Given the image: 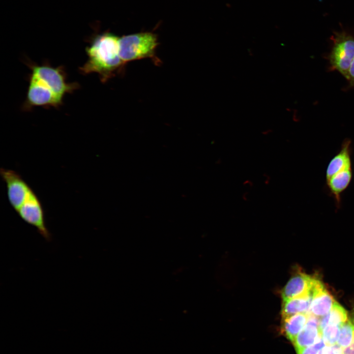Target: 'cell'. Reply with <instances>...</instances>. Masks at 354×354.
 I'll use <instances>...</instances> for the list:
<instances>
[{"label": "cell", "instance_id": "cb8c5ba5", "mask_svg": "<svg viewBox=\"0 0 354 354\" xmlns=\"http://www.w3.org/2000/svg\"><path fill=\"white\" fill-rule=\"evenodd\" d=\"M266 179L265 180V182L266 184H268L269 181L270 177L266 175Z\"/></svg>", "mask_w": 354, "mask_h": 354}, {"label": "cell", "instance_id": "4fadbf2b", "mask_svg": "<svg viewBox=\"0 0 354 354\" xmlns=\"http://www.w3.org/2000/svg\"><path fill=\"white\" fill-rule=\"evenodd\" d=\"M308 314L298 313L283 317L282 331L287 338L293 342L298 334L306 324Z\"/></svg>", "mask_w": 354, "mask_h": 354}, {"label": "cell", "instance_id": "8fae6325", "mask_svg": "<svg viewBox=\"0 0 354 354\" xmlns=\"http://www.w3.org/2000/svg\"><path fill=\"white\" fill-rule=\"evenodd\" d=\"M351 144L349 139L342 143L339 151L328 163L325 173L326 179L344 169L352 167L351 160Z\"/></svg>", "mask_w": 354, "mask_h": 354}, {"label": "cell", "instance_id": "44dd1931", "mask_svg": "<svg viewBox=\"0 0 354 354\" xmlns=\"http://www.w3.org/2000/svg\"><path fill=\"white\" fill-rule=\"evenodd\" d=\"M334 354H344V348L337 344L331 345Z\"/></svg>", "mask_w": 354, "mask_h": 354}, {"label": "cell", "instance_id": "d6986e66", "mask_svg": "<svg viewBox=\"0 0 354 354\" xmlns=\"http://www.w3.org/2000/svg\"><path fill=\"white\" fill-rule=\"evenodd\" d=\"M349 81L350 85L354 86V59L352 61L347 76L345 77Z\"/></svg>", "mask_w": 354, "mask_h": 354}, {"label": "cell", "instance_id": "ffe728a7", "mask_svg": "<svg viewBox=\"0 0 354 354\" xmlns=\"http://www.w3.org/2000/svg\"><path fill=\"white\" fill-rule=\"evenodd\" d=\"M317 354H334L331 345H327L322 348Z\"/></svg>", "mask_w": 354, "mask_h": 354}, {"label": "cell", "instance_id": "ac0fdd59", "mask_svg": "<svg viewBox=\"0 0 354 354\" xmlns=\"http://www.w3.org/2000/svg\"><path fill=\"white\" fill-rule=\"evenodd\" d=\"M325 343L320 332L315 343L310 346L296 350L297 354H317L318 352L325 346Z\"/></svg>", "mask_w": 354, "mask_h": 354}, {"label": "cell", "instance_id": "e0dca14e", "mask_svg": "<svg viewBox=\"0 0 354 354\" xmlns=\"http://www.w3.org/2000/svg\"><path fill=\"white\" fill-rule=\"evenodd\" d=\"M340 326L327 325L322 331V337L325 344L333 345L337 342Z\"/></svg>", "mask_w": 354, "mask_h": 354}, {"label": "cell", "instance_id": "7c38bea8", "mask_svg": "<svg viewBox=\"0 0 354 354\" xmlns=\"http://www.w3.org/2000/svg\"><path fill=\"white\" fill-rule=\"evenodd\" d=\"M335 301L324 286L315 293L308 314L319 318L324 316L330 312Z\"/></svg>", "mask_w": 354, "mask_h": 354}, {"label": "cell", "instance_id": "277c9868", "mask_svg": "<svg viewBox=\"0 0 354 354\" xmlns=\"http://www.w3.org/2000/svg\"><path fill=\"white\" fill-rule=\"evenodd\" d=\"M328 56L330 67L345 77L354 59V37L345 31L335 32Z\"/></svg>", "mask_w": 354, "mask_h": 354}, {"label": "cell", "instance_id": "ba28073f", "mask_svg": "<svg viewBox=\"0 0 354 354\" xmlns=\"http://www.w3.org/2000/svg\"><path fill=\"white\" fill-rule=\"evenodd\" d=\"M62 104V101L52 91L29 77L27 97L23 106L25 110L35 106L58 107Z\"/></svg>", "mask_w": 354, "mask_h": 354}, {"label": "cell", "instance_id": "3957f363", "mask_svg": "<svg viewBox=\"0 0 354 354\" xmlns=\"http://www.w3.org/2000/svg\"><path fill=\"white\" fill-rule=\"evenodd\" d=\"M29 66L31 70L29 77L50 90L62 101L65 94L79 88L78 83L67 82L66 73L61 66L55 67L47 63H30Z\"/></svg>", "mask_w": 354, "mask_h": 354}, {"label": "cell", "instance_id": "30bf717a", "mask_svg": "<svg viewBox=\"0 0 354 354\" xmlns=\"http://www.w3.org/2000/svg\"><path fill=\"white\" fill-rule=\"evenodd\" d=\"M319 319V317L308 314L306 324L293 342L296 351L311 346L316 341L321 332L319 328L320 320Z\"/></svg>", "mask_w": 354, "mask_h": 354}, {"label": "cell", "instance_id": "6da1fadb", "mask_svg": "<svg viewBox=\"0 0 354 354\" xmlns=\"http://www.w3.org/2000/svg\"><path fill=\"white\" fill-rule=\"evenodd\" d=\"M119 38L111 33L97 35L86 48L87 61L79 68L83 75L95 73L105 83L119 73L125 63L119 53Z\"/></svg>", "mask_w": 354, "mask_h": 354}, {"label": "cell", "instance_id": "d4e9b609", "mask_svg": "<svg viewBox=\"0 0 354 354\" xmlns=\"http://www.w3.org/2000/svg\"><path fill=\"white\" fill-rule=\"evenodd\" d=\"M247 196H248V194H247V193H244V195H243V199H244V200H247Z\"/></svg>", "mask_w": 354, "mask_h": 354}, {"label": "cell", "instance_id": "603a6c76", "mask_svg": "<svg viewBox=\"0 0 354 354\" xmlns=\"http://www.w3.org/2000/svg\"><path fill=\"white\" fill-rule=\"evenodd\" d=\"M244 185L245 186H247L248 187H252V185H253V183H252V182L251 181H250V180H246V181H245L244 182Z\"/></svg>", "mask_w": 354, "mask_h": 354}, {"label": "cell", "instance_id": "52a82bcc", "mask_svg": "<svg viewBox=\"0 0 354 354\" xmlns=\"http://www.w3.org/2000/svg\"><path fill=\"white\" fill-rule=\"evenodd\" d=\"M323 285L319 279L298 272L288 281L281 291L282 300L304 296L314 295L316 292Z\"/></svg>", "mask_w": 354, "mask_h": 354}, {"label": "cell", "instance_id": "2e32d148", "mask_svg": "<svg viewBox=\"0 0 354 354\" xmlns=\"http://www.w3.org/2000/svg\"><path fill=\"white\" fill-rule=\"evenodd\" d=\"M354 336V319H348L340 328L337 344L343 348L349 346Z\"/></svg>", "mask_w": 354, "mask_h": 354}, {"label": "cell", "instance_id": "8992f818", "mask_svg": "<svg viewBox=\"0 0 354 354\" xmlns=\"http://www.w3.org/2000/svg\"><path fill=\"white\" fill-rule=\"evenodd\" d=\"M0 175L6 184L9 202L16 211L32 189L21 175L14 170L1 168Z\"/></svg>", "mask_w": 354, "mask_h": 354}, {"label": "cell", "instance_id": "5bb4252c", "mask_svg": "<svg viewBox=\"0 0 354 354\" xmlns=\"http://www.w3.org/2000/svg\"><path fill=\"white\" fill-rule=\"evenodd\" d=\"M313 295L304 296L283 300L281 308L282 318L298 313L308 314Z\"/></svg>", "mask_w": 354, "mask_h": 354}, {"label": "cell", "instance_id": "9c48e42d", "mask_svg": "<svg viewBox=\"0 0 354 354\" xmlns=\"http://www.w3.org/2000/svg\"><path fill=\"white\" fill-rule=\"evenodd\" d=\"M353 178L352 167L341 170L326 179V186L333 197L337 208L341 204V196L351 183Z\"/></svg>", "mask_w": 354, "mask_h": 354}, {"label": "cell", "instance_id": "7a4b0ae2", "mask_svg": "<svg viewBox=\"0 0 354 354\" xmlns=\"http://www.w3.org/2000/svg\"><path fill=\"white\" fill-rule=\"evenodd\" d=\"M118 44L119 56L125 64L144 59H150L157 64L161 62L156 55L158 45L157 35L152 32L123 36L119 38Z\"/></svg>", "mask_w": 354, "mask_h": 354}, {"label": "cell", "instance_id": "9a60e30c", "mask_svg": "<svg viewBox=\"0 0 354 354\" xmlns=\"http://www.w3.org/2000/svg\"><path fill=\"white\" fill-rule=\"evenodd\" d=\"M348 319L347 311L335 301L330 312L320 320V329L322 331L329 324L341 326Z\"/></svg>", "mask_w": 354, "mask_h": 354}, {"label": "cell", "instance_id": "7402d4cb", "mask_svg": "<svg viewBox=\"0 0 354 354\" xmlns=\"http://www.w3.org/2000/svg\"><path fill=\"white\" fill-rule=\"evenodd\" d=\"M344 354H354V347L350 345L344 348L343 350Z\"/></svg>", "mask_w": 354, "mask_h": 354}, {"label": "cell", "instance_id": "5b68a950", "mask_svg": "<svg viewBox=\"0 0 354 354\" xmlns=\"http://www.w3.org/2000/svg\"><path fill=\"white\" fill-rule=\"evenodd\" d=\"M16 212L25 222L35 227L45 240H52V235L46 225L42 204L33 190Z\"/></svg>", "mask_w": 354, "mask_h": 354}]
</instances>
